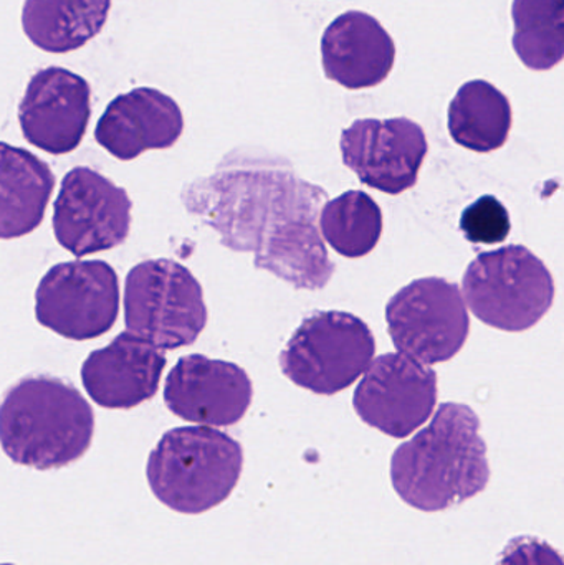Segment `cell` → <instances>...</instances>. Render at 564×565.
<instances>
[{
	"label": "cell",
	"instance_id": "obj_1",
	"mask_svg": "<svg viewBox=\"0 0 564 565\" xmlns=\"http://www.w3.org/2000/svg\"><path fill=\"white\" fill-rule=\"evenodd\" d=\"M182 202L221 235L222 245L252 252L255 267L297 289H321L333 277L334 264L318 231L327 192L288 166L224 162L184 188Z\"/></svg>",
	"mask_w": 564,
	"mask_h": 565
},
{
	"label": "cell",
	"instance_id": "obj_2",
	"mask_svg": "<svg viewBox=\"0 0 564 565\" xmlns=\"http://www.w3.org/2000/svg\"><path fill=\"white\" fill-rule=\"evenodd\" d=\"M479 431V415L469 405H440L430 424L391 458L397 497L414 510L439 513L486 491L490 467Z\"/></svg>",
	"mask_w": 564,
	"mask_h": 565
},
{
	"label": "cell",
	"instance_id": "obj_3",
	"mask_svg": "<svg viewBox=\"0 0 564 565\" xmlns=\"http://www.w3.org/2000/svg\"><path fill=\"white\" fill-rule=\"evenodd\" d=\"M95 434L86 398L62 379L33 375L17 382L0 408V441L17 465L53 470L79 460Z\"/></svg>",
	"mask_w": 564,
	"mask_h": 565
},
{
	"label": "cell",
	"instance_id": "obj_4",
	"mask_svg": "<svg viewBox=\"0 0 564 565\" xmlns=\"http://www.w3.org/2000/svg\"><path fill=\"white\" fill-rule=\"evenodd\" d=\"M242 468L241 444L199 425L166 431L149 455L146 475L162 504L178 513L201 514L231 497Z\"/></svg>",
	"mask_w": 564,
	"mask_h": 565
},
{
	"label": "cell",
	"instance_id": "obj_5",
	"mask_svg": "<svg viewBox=\"0 0 564 565\" xmlns=\"http://www.w3.org/2000/svg\"><path fill=\"white\" fill-rule=\"evenodd\" d=\"M462 289L470 311L500 331L533 328L555 302L552 274L523 245L480 254L467 267Z\"/></svg>",
	"mask_w": 564,
	"mask_h": 565
},
{
	"label": "cell",
	"instance_id": "obj_6",
	"mask_svg": "<svg viewBox=\"0 0 564 565\" xmlns=\"http://www.w3.org/2000/svg\"><path fill=\"white\" fill-rule=\"evenodd\" d=\"M376 341L370 326L344 311L308 316L281 351L280 367L298 387L334 395L370 369Z\"/></svg>",
	"mask_w": 564,
	"mask_h": 565
},
{
	"label": "cell",
	"instance_id": "obj_7",
	"mask_svg": "<svg viewBox=\"0 0 564 565\" xmlns=\"http://www.w3.org/2000/svg\"><path fill=\"white\" fill-rule=\"evenodd\" d=\"M128 331L159 349H179L198 341L207 324L201 282L178 262L146 260L125 281Z\"/></svg>",
	"mask_w": 564,
	"mask_h": 565
},
{
	"label": "cell",
	"instance_id": "obj_8",
	"mask_svg": "<svg viewBox=\"0 0 564 565\" xmlns=\"http://www.w3.org/2000/svg\"><path fill=\"white\" fill-rule=\"evenodd\" d=\"M466 305L459 286L444 278L409 282L386 306L394 348L426 365L450 361L469 338Z\"/></svg>",
	"mask_w": 564,
	"mask_h": 565
},
{
	"label": "cell",
	"instance_id": "obj_9",
	"mask_svg": "<svg viewBox=\"0 0 564 565\" xmlns=\"http://www.w3.org/2000/svg\"><path fill=\"white\" fill-rule=\"evenodd\" d=\"M119 312V281L111 265L75 260L46 271L35 292V318L72 341L106 334Z\"/></svg>",
	"mask_w": 564,
	"mask_h": 565
},
{
	"label": "cell",
	"instance_id": "obj_10",
	"mask_svg": "<svg viewBox=\"0 0 564 565\" xmlns=\"http://www.w3.org/2000/svg\"><path fill=\"white\" fill-rule=\"evenodd\" d=\"M131 199L125 189L89 168L63 178L53 207L56 242L75 257L111 250L128 238Z\"/></svg>",
	"mask_w": 564,
	"mask_h": 565
},
{
	"label": "cell",
	"instance_id": "obj_11",
	"mask_svg": "<svg viewBox=\"0 0 564 565\" xmlns=\"http://www.w3.org/2000/svg\"><path fill=\"white\" fill-rule=\"evenodd\" d=\"M436 404V372L401 352L374 359L353 397L361 420L393 438L409 437L423 427Z\"/></svg>",
	"mask_w": 564,
	"mask_h": 565
},
{
	"label": "cell",
	"instance_id": "obj_12",
	"mask_svg": "<svg viewBox=\"0 0 564 565\" xmlns=\"http://www.w3.org/2000/svg\"><path fill=\"white\" fill-rule=\"evenodd\" d=\"M347 168L368 188L400 195L417 184L429 145L426 132L407 118L358 119L340 141Z\"/></svg>",
	"mask_w": 564,
	"mask_h": 565
},
{
	"label": "cell",
	"instance_id": "obj_13",
	"mask_svg": "<svg viewBox=\"0 0 564 565\" xmlns=\"http://www.w3.org/2000/svg\"><path fill=\"white\" fill-rule=\"evenodd\" d=\"M254 385L244 369L202 354L184 355L171 369L164 402L182 420L205 427H231L247 414Z\"/></svg>",
	"mask_w": 564,
	"mask_h": 565
},
{
	"label": "cell",
	"instance_id": "obj_14",
	"mask_svg": "<svg viewBox=\"0 0 564 565\" xmlns=\"http://www.w3.org/2000/svg\"><path fill=\"white\" fill-rule=\"evenodd\" d=\"M92 116V88L75 73L58 66L32 76L19 106L23 138L53 156L82 145Z\"/></svg>",
	"mask_w": 564,
	"mask_h": 565
},
{
	"label": "cell",
	"instance_id": "obj_15",
	"mask_svg": "<svg viewBox=\"0 0 564 565\" xmlns=\"http://www.w3.org/2000/svg\"><path fill=\"white\" fill-rule=\"evenodd\" d=\"M166 362L162 349L125 331L83 362V387L99 407L128 411L155 397Z\"/></svg>",
	"mask_w": 564,
	"mask_h": 565
},
{
	"label": "cell",
	"instance_id": "obj_16",
	"mask_svg": "<svg viewBox=\"0 0 564 565\" xmlns=\"http://www.w3.org/2000/svg\"><path fill=\"white\" fill-rule=\"evenodd\" d=\"M184 131L181 108L155 88L116 96L99 118L95 139L119 161H132L149 149H168Z\"/></svg>",
	"mask_w": 564,
	"mask_h": 565
},
{
	"label": "cell",
	"instance_id": "obj_17",
	"mask_svg": "<svg viewBox=\"0 0 564 565\" xmlns=\"http://www.w3.org/2000/svg\"><path fill=\"white\" fill-rule=\"evenodd\" d=\"M321 58L331 82L348 89L373 88L390 76L396 45L373 15L350 10L324 30Z\"/></svg>",
	"mask_w": 564,
	"mask_h": 565
},
{
	"label": "cell",
	"instance_id": "obj_18",
	"mask_svg": "<svg viewBox=\"0 0 564 565\" xmlns=\"http://www.w3.org/2000/svg\"><path fill=\"white\" fill-rule=\"evenodd\" d=\"M55 175L30 151L3 142L0 148V235L3 241L32 234L45 215Z\"/></svg>",
	"mask_w": 564,
	"mask_h": 565
},
{
	"label": "cell",
	"instance_id": "obj_19",
	"mask_svg": "<svg viewBox=\"0 0 564 565\" xmlns=\"http://www.w3.org/2000/svg\"><path fill=\"white\" fill-rule=\"evenodd\" d=\"M109 9L111 0H25L23 32L43 52H73L102 32Z\"/></svg>",
	"mask_w": 564,
	"mask_h": 565
},
{
	"label": "cell",
	"instance_id": "obj_20",
	"mask_svg": "<svg viewBox=\"0 0 564 565\" xmlns=\"http://www.w3.org/2000/svg\"><path fill=\"white\" fill-rule=\"evenodd\" d=\"M512 122L510 99L483 79L460 86L450 102V136L469 151L487 154L502 148L512 131Z\"/></svg>",
	"mask_w": 564,
	"mask_h": 565
},
{
	"label": "cell",
	"instance_id": "obj_21",
	"mask_svg": "<svg viewBox=\"0 0 564 565\" xmlns=\"http://www.w3.org/2000/svg\"><path fill=\"white\" fill-rule=\"evenodd\" d=\"M320 231L337 254L347 258L366 257L383 235V212L366 192L348 191L324 204Z\"/></svg>",
	"mask_w": 564,
	"mask_h": 565
},
{
	"label": "cell",
	"instance_id": "obj_22",
	"mask_svg": "<svg viewBox=\"0 0 564 565\" xmlns=\"http://www.w3.org/2000/svg\"><path fill=\"white\" fill-rule=\"evenodd\" d=\"M513 49L526 68L546 72L564 60V0H513Z\"/></svg>",
	"mask_w": 564,
	"mask_h": 565
},
{
	"label": "cell",
	"instance_id": "obj_23",
	"mask_svg": "<svg viewBox=\"0 0 564 565\" xmlns=\"http://www.w3.org/2000/svg\"><path fill=\"white\" fill-rule=\"evenodd\" d=\"M460 231L473 245H497L509 238L512 221L506 205L493 198L483 195L464 211Z\"/></svg>",
	"mask_w": 564,
	"mask_h": 565
},
{
	"label": "cell",
	"instance_id": "obj_24",
	"mask_svg": "<svg viewBox=\"0 0 564 565\" xmlns=\"http://www.w3.org/2000/svg\"><path fill=\"white\" fill-rule=\"evenodd\" d=\"M497 565H564V557L546 541L520 536L507 544Z\"/></svg>",
	"mask_w": 564,
	"mask_h": 565
},
{
	"label": "cell",
	"instance_id": "obj_25",
	"mask_svg": "<svg viewBox=\"0 0 564 565\" xmlns=\"http://www.w3.org/2000/svg\"><path fill=\"white\" fill-rule=\"evenodd\" d=\"M3 565H10V564H3Z\"/></svg>",
	"mask_w": 564,
	"mask_h": 565
}]
</instances>
